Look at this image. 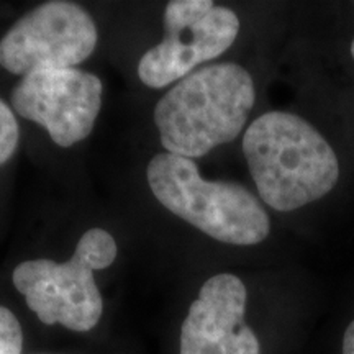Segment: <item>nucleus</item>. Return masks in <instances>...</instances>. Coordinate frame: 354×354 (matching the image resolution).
Here are the masks:
<instances>
[{
  "label": "nucleus",
  "instance_id": "12",
  "mask_svg": "<svg viewBox=\"0 0 354 354\" xmlns=\"http://www.w3.org/2000/svg\"><path fill=\"white\" fill-rule=\"evenodd\" d=\"M349 53H351V57H353V61H354V39H353V43H351V48H349Z\"/></svg>",
  "mask_w": 354,
  "mask_h": 354
},
{
  "label": "nucleus",
  "instance_id": "7",
  "mask_svg": "<svg viewBox=\"0 0 354 354\" xmlns=\"http://www.w3.org/2000/svg\"><path fill=\"white\" fill-rule=\"evenodd\" d=\"M104 86L77 68H43L21 76L12 91V107L48 131L61 148L81 143L94 130Z\"/></svg>",
  "mask_w": 354,
  "mask_h": 354
},
{
  "label": "nucleus",
  "instance_id": "10",
  "mask_svg": "<svg viewBox=\"0 0 354 354\" xmlns=\"http://www.w3.org/2000/svg\"><path fill=\"white\" fill-rule=\"evenodd\" d=\"M24 330L12 310L0 305V354H21Z\"/></svg>",
  "mask_w": 354,
  "mask_h": 354
},
{
  "label": "nucleus",
  "instance_id": "3",
  "mask_svg": "<svg viewBox=\"0 0 354 354\" xmlns=\"http://www.w3.org/2000/svg\"><path fill=\"white\" fill-rule=\"evenodd\" d=\"M153 196L171 214L207 236L233 246H254L271 233L263 203L233 180H207L194 159L159 153L146 167Z\"/></svg>",
  "mask_w": 354,
  "mask_h": 354
},
{
  "label": "nucleus",
  "instance_id": "9",
  "mask_svg": "<svg viewBox=\"0 0 354 354\" xmlns=\"http://www.w3.org/2000/svg\"><path fill=\"white\" fill-rule=\"evenodd\" d=\"M20 141V128L17 122L15 113L8 105L0 99V166L6 165L17 148Z\"/></svg>",
  "mask_w": 354,
  "mask_h": 354
},
{
  "label": "nucleus",
  "instance_id": "6",
  "mask_svg": "<svg viewBox=\"0 0 354 354\" xmlns=\"http://www.w3.org/2000/svg\"><path fill=\"white\" fill-rule=\"evenodd\" d=\"M99 43L94 19L68 0H51L13 24L0 39V66L17 76L43 68H76Z\"/></svg>",
  "mask_w": 354,
  "mask_h": 354
},
{
  "label": "nucleus",
  "instance_id": "4",
  "mask_svg": "<svg viewBox=\"0 0 354 354\" xmlns=\"http://www.w3.org/2000/svg\"><path fill=\"white\" fill-rule=\"evenodd\" d=\"M117 254L112 234L104 228H91L66 263L43 258L24 261L13 269L12 282L44 325L87 333L104 313L94 272L112 266Z\"/></svg>",
  "mask_w": 354,
  "mask_h": 354
},
{
  "label": "nucleus",
  "instance_id": "2",
  "mask_svg": "<svg viewBox=\"0 0 354 354\" xmlns=\"http://www.w3.org/2000/svg\"><path fill=\"white\" fill-rule=\"evenodd\" d=\"M256 104L250 71L236 63L202 66L158 100L153 120L166 153L197 159L236 140Z\"/></svg>",
  "mask_w": 354,
  "mask_h": 354
},
{
  "label": "nucleus",
  "instance_id": "5",
  "mask_svg": "<svg viewBox=\"0 0 354 354\" xmlns=\"http://www.w3.org/2000/svg\"><path fill=\"white\" fill-rule=\"evenodd\" d=\"M165 37L138 63L140 81L149 88L174 86L236 41L241 24L232 8L210 0H171L165 10Z\"/></svg>",
  "mask_w": 354,
  "mask_h": 354
},
{
  "label": "nucleus",
  "instance_id": "8",
  "mask_svg": "<svg viewBox=\"0 0 354 354\" xmlns=\"http://www.w3.org/2000/svg\"><path fill=\"white\" fill-rule=\"evenodd\" d=\"M248 290L240 277L220 272L207 279L180 326V354H261L246 323Z\"/></svg>",
  "mask_w": 354,
  "mask_h": 354
},
{
  "label": "nucleus",
  "instance_id": "11",
  "mask_svg": "<svg viewBox=\"0 0 354 354\" xmlns=\"http://www.w3.org/2000/svg\"><path fill=\"white\" fill-rule=\"evenodd\" d=\"M342 354H354V318L349 322L343 335L342 342Z\"/></svg>",
  "mask_w": 354,
  "mask_h": 354
},
{
  "label": "nucleus",
  "instance_id": "1",
  "mask_svg": "<svg viewBox=\"0 0 354 354\" xmlns=\"http://www.w3.org/2000/svg\"><path fill=\"white\" fill-rule=\"evenodd\" d=\"M243 153L261 201L284 214L328 196L339 180L333 146L300 115L263 113L246 128Z\"/></svg>",
  "mask_w": 354,
  "mask_h": 354
}]
</instances>
